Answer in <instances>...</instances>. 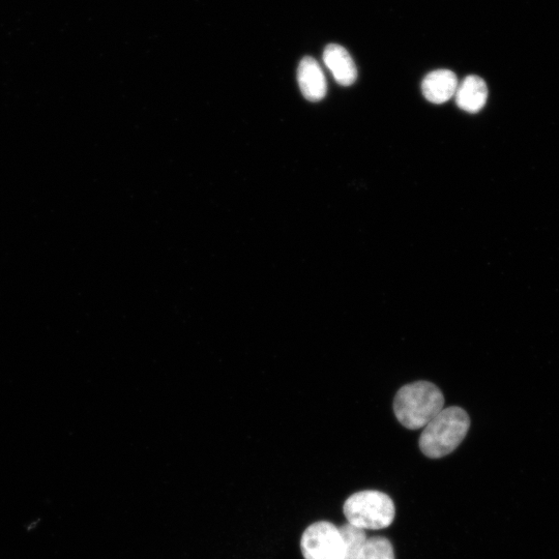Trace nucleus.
<instances>
[{"mask_svg": "<svg viewBox=\"0 0 559 559\" xmlns=\"http://www.w3.org/2000/svg\"><path fill=\"white\" fill-rule=\"evenodd\" d=\"M443 393L429 381L404 386L394 400V413L407 429L425 428L444 409Z\"/></svg>", "mask_w": 559, "mask_h": 559, "instance_id": "f257e3e1", "label": "nucleus"}, {"mask_svg": "<svg viewBox=\"0 0 559 559\" xmlns=\"http://www.w3.org/2000/svg\"><path fill=\"white\" fill-rule=\"evenodd\" d=\"M469 427L470 419L464 409L457 406L443 409L425 427L420 438V449L431 459L450 455L460 446Z\"/></svg>", "mask_w": 559, "mask_h": 559, "instance_id": "f03ea898", "label": "nucleus"}, {"mask_svg": "<svg viewBox=\"0 0 559 559\" xmlns=\"http://www.w3.org/2000/svg\"><path fill=\"white\" fill-rule=\"evenodd\" d=\"M344 515L349 524L367 531L389 527L396 514L390 496L379 491H362L351 495L344 504Z\"/></svg>", "mask_w": 559, "mask_h": 559, "instance_id": "7ed1b4c3", "label": "nucleus"}, {"mask_svg": "<svg viewBox=\"0 0 559 559\" xmlns=\"http://www.w3.org/2000/svg\"><path fill=\"white\" fill-rule=\"evenodd\" d=\"M305 559H343L344 547L339 527L321 521L310 525L301 540Z\"/></svg>", "mask_w": 559, "mask_h": 559, "instance_id": "20e7f679", "label": "nucleus"}, {"mask_svg": "<svg viewBox=\"0 0 559 559\" xmlns=\"http://www.w3.org/2000/svg\"><path fill=\"white\" fill-rule=\"evenodd\" d=\"M298 81L303 96L310 102H319L326 97L328 85L325 74L314 58H303L299 70Z\"/></svg>", "mask_w": 559, "mask_h": 559, "instance_id": "39448f33", "label": "nucleus"}, {"mask_svg": "<svg viewBox=\"0 0 559 559\" xmlns=\"http://www.w3.org/2000/svg\"><path fill=\"white\" fill-rule=\"evenodd\" d=\"M458 85L455 73L450 70H436L423 80L422 92L429 102L444 104L455 96Z\"/></svg>", "mask_w": 559, "mask_h": 559, "instance_id": "423d86ee", "label": "nucleus"}, {"mask_svg": "<svg viewBox=\"0 0 559 559\" xmlns=\"http://www.w3.org/2000/svg\"><path fill=\"white\" fill-rule=\"evenodd\" d=\"M323 62L332 72L335 80L342 86L356 82L358 71L348 51L337 44H330L323 52Z\"/></svg>", "mask_w": 559, "mask_h": 559, "instance_id": "0eeeda50", "label": "nucleus"}, {"mask_svg": "<svg viewBox=\"0 0 559 559\" xmlns=\"http://www.w3.org/2000/svg\"><path fill=\"white\" fill-rule=\"evenodd\" d=\"M455 98L460 109L469 113H477L486 105L488 99L487 84L479 76H467L458 85Z\"/></svg>", "mask_w": 559, "mask_h": 559, "instance_id": "6e6552de", "label": "nucleus"}, {"mask_svg": "<svg viewBox=\"0 0 559 559\" xmlns=\"http://www.w3.org/2000/svg\"><path fill=\"white\" fill-rule=\"evenodd\" d=\"M344 547L343 559H358L368 538L364 529L346 523L339 527Z\"/></svg>", "mask_w": 559, "mask_h": 559, "instance_id": "1a4fd4ad", "label": "nucleus"}, {"mask_svg": "<svg viewBox=\"0 0 559 559\" xmlns=\"http://www.w3.org/2000/svg\"><path fill=\"white\" fill-rule=\"evenodd\" d=\"M358 559H395L394 548L386 538L368 539Z\"/></svg>", "mask_w": 559, "mask_h": 559, "instance_id": "9d476101", "label": "nucleus"}]
</instances>
